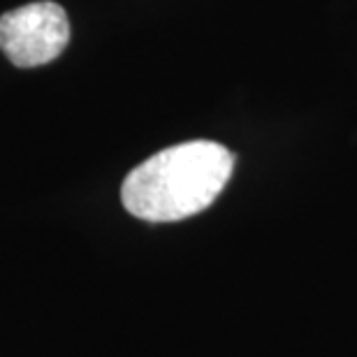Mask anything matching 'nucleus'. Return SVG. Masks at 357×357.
Listing matches in <instances>:
<instances>
[{
  "label": "nucleus",
  "instance_id": "1",
  "mask_svg": "<svg viewBox=\"0 0 357 357\" xmlns=\"http://www.w3.org/2000/svg\"><path fill=\"white\" fill-rule=\"evenodd\" d=\"M232 167L234 155L218 142H183L135 167L121 185V199L142 220L174 223L211 206Z\"/></svg>",
  "mask_w": 357,
  "mask_h": 357
},
{
  "label": "nucleus",
  "instance_id": "2",
  "mask_svg": "<svg viewBox=\"0 0 357 357\" xmlns=\"http://www.w3.org/2000/svg\"><path fill=\"white\" fill-rule=\"evenodd\" d=\"M70 42V21L61 5L42 0L0 17V52L17 68L52 63Z\"/></svg>",
  "mask_w": 357,
  "mask_h": 357
}]
</instances>
